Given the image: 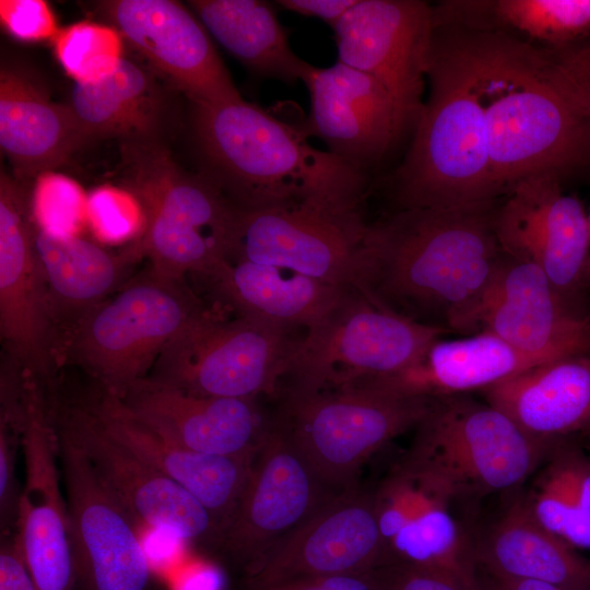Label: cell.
I'll return each mask as SVG.
<instances>
[{
	"instance_id": "cell-1",
	"label": "cell",
	"mask_w": 590,
	"mask_h": 590,
	"mask_svg": "<svg viewBox=\"0 0 590 590\" xmlns=\"http://www.w3.org/2000/svg\"><path fill=\"white\" fill-rule=\"evenodd\" d=\"M495 200L397 210L368 223L362 292L388 309L446 331H481L504 252Z\"/></svg>"
},
{
	"instance_id": "cell-2",
	"label": "cell",
	"mask_w": 590,
	"mask_h": 590,
	"mask_svg": "<svg viewBox=\"0 0 590 590\" xmlns=\"http://www.w3.org/2000/svg\"><path fill=\"white\" fill-rule=\"evenodd\" d=\"M486 121L496 197L521 180L590 163V97L565 47L465 32Z\"/></svg>"
},
{
	"instance_id": "cell-3",
	"label": "cell",
	"mask_w": 590,
	"mask_h": 590,
	"mask_svg": "<svg viewBox=\"0 0 590 590\" xmlns=\"http://www.w3.org/2000/svg\"><path fill=\"white\" fill-rule=\"evenodd\" d=\"M191 109L199 173L236 209L362 213L368 176L314 148L299 127L244 99Z\"/></svg>"
},
{
	"instance_id": "cell-4",
	"label": "cell",
	"mask_w": 590,
	"mask_h": 590,
	"mask_svg": "<svg viewBox=\"0 0 590 590\" xmlns=\"http://www.w3.org/2000/svg\"><path fill=\"white\" fill-rule=\"evenodd\" d=\"M426 76L428 101L390 180L394 211L495 200L486 121L462 34L434 24Z\"/></svg>"
},
{
	"instance_id": "cell-5",
	"label": "cell",
	"mask_w": 590,
	"mask_h": 590,
	"mask_svg": "<svg viewBox=\"0 0 590 590\" xmlns=\"http://www.w3.org/2000/svg\"><path fill=\"white\" fill-rule=\"evenodd\" d=\"M129 189L145 227L133 241L160 275L202 276L226 260L237 209L202 174L179 166L163 143L125 145Z\"/></svg>"
},
{
	"instance_id": "cell-6",
	"label": "cell",
	"mask_w": 590,
	"mask_h": 590,
	"mask_svg": "<svg viewBox=\"0 0 590 590\" xmlns=\"http://www.w3.org/2000/svg\"><path fill=\"white\" fill-rule=\"evenodd\" d=\"M185 280L152 269L129 280L60 341L57 357L80 365L101 389L120 394L148 376L168 343L201 311Z\"/></svg>"
},
{
	"instance_id": "cell-7",
	"label": "cell",
	"mask_w": 590,
	"mask_h": 590,
	"mask_svg": "<svg viewBox=\"0 0 590 590\" xmlns=\"http://www.w3.org/2000/svg\"><path fill=\"white\" fill-rule=\"evenodd\" d=\"M445 332L351 290L304 331L279 392H314L389 378L413 365Z\"/></svg>"
},
{
	"instance_id": "cell-8",
	"label": "cell",
	"mask_w": 590,
	"mask_h": 590,
	"mask_svg": "<svg viewBox=\"0 0 590 590\" xmlns=\"http://www.w3.org/2000/svg\"><path fill=\"white\" fill-rule=\"evenodd\" d=\"M282 393L275 420L321 480L335 491L354 487L375 451L430 414L436 398L405 396L362 384Z\"/></svg>"
},
{
	"instance_id": "cell-9",
	"label": "cell",
	"mask_w": 590,
	"mask_h": 590,
	"mask_svg": "<svg viewBox=\"0 0 590 590\" xmlns=\"http://www.w3.org/2000/svg\"><path fill=\"white\" fill-rule=\"evenodd\" d=\"M408 461L444 483L456 497L515 488L555 440L534 437L488 403L462 396L436 398Z\"/></svg>"
},
{
	"instance_id": "cell-10",
	"label": "cell",
	"mask_w": 590,
	"mask_h": 590,
	"mask_svg": "<svg viewBox=\"0 0 590 590\" xmlns=\"http://www.w3.org/2000/svg\"><path fill=\"white\" fill-rule=\"evenodd\" d=\"M303 335L202 308L163 350L148 377L203 397L275 394Z\"/></svg>"
},
{
	"instance_id": "cell-11",
	"label": "cell",
	"mask_w": 590,
	"mask_h": 590,
	"mask_svg": "<svg viewBox=\"0 0 590 590\" xmlns=\"http://www.w3.org/2000/svg\"><path fill=\"white\" fill-rule=\"evenodd\" d=\"M368 223L307 206L238 210L226 260L287 269L362 291Z\"/></svg>"
},
{
	"instance_id": "cell-12",
	"label": "cell",
	"mask_w": 590,
	"mask_h": 590,
	"mask_svg": "<svg viewBox=\"0 0 590 590\" xmlns=\"http://www.w3.org/2000/svg\"><path fill=\"white\" fill-rule=\"evenodd\" d=\"M52 420L82 450L96 475L133 520L196 545L220 547L223 531L189 492L113 438L85 402L57 410Z\"/></svg>"
},
{
	"instance_id": "cell-13",
	"label": "cell",
	"mask_w": 590,
	"mask_h": 590,
	"mask_svg": "<svg viewBox=\"0 0 590 590\" xmlns=\"http://www.w3.org/2000/svg\"><path fill=\"white\" fill-rule=\"evenodd\" d=\"M83 590H149L150 565L138 523L101 482L73 440L55 425Z\"/></svg>"
},
{
	"instance_id": "cell-14",
	"label": "cell",
	"mask_w": 590,
	"mask_h": 590,
	"mask_svg": "<svg viewBox=\"0 0 590 590\" xmlns=\"http://www.w3.org/2000/svg\"><path fill=\"white\" fill-rule=\"evenodd\" d=\"M560 177L539 174L519 181L496 212L502 250L545 273L573 305L590 288V226L580 201L565 194Z\"/></svg>"
},
{
	"instance_id": "cell-15",
	"label": "cell",
	"mask_w": 590,
	"mask_h": 590,
	"mask_svg": "<svg viewBox=\"0 0 590 590\" xmlns=\"http://www.w3.org/2000/svg\"><path fill=\"white\" fill-rule=\"evenodd\" d=\"M0 332L9 362L44 386L57 359V333L34 245L28 198L0 176Z\"/></svg>"
},
{
	"instance_id": "cell-16",
	"label": "cell",
	"mask_w": 590,
	"mask_h": 590,
	"mask_svg": "<svg viewBox=\"0 0 590 590\" xmlns=\"http://www.w3.org/2000/svg\"><path fill=\"white\" fill-rule=\"evenodd\" d=\"M332 30L338 61L375 78L414 129L424 106L434 10L417 0H357Z\"/></svg>"
},
{
	"instance_id": "cell-17",
	"label": "cell",
	"mask_w": 590,
	"mask_h": 590,
	"mask_svg": "<svg viewBox=\"0 0 590 590\" xmlns=\"http://www.w3.org/2000/svg\"><path fill=\"white\" fill-rule=\"evenodd\" d=\"M338 492L274 418L220 547L249 569Z\"/></svg>"
},
{
	"instance_id": "cell-18",
	"label": "cell",
	"mask_w": 590,
	"mask_h": 590,
	"mask_svg": "<svg viewBox=\"0 0 590 590\" xmlns=\"http://www.w3.org/2000/svg\"><path fill=\"white\" fill-rule=\"evenodd\" d=\"M25 483L15 536L37 590H72L76 581L67 499L57 468V435L43 387L30 384L21 433Z\"/></svg>"
},
{
	"instance_id": "cell-19",
	"label": "cell",
	"mask_w": 590,
	"mask_h": 590,
	"mask_svg": "<svg viewBox=\"0 0 590 590\" xmlns=\"http://www.w3.org/2000/svg\"><path fill=\"white\" fill-rule=\"evenodd\" d=\"M385 565L374 495L351 487L330 497L249 570L251 590L305 578L366 574Z\"/></svg>"
},
{
	"instance_id": "cell-20",
	"label": "cell",
	"mask_w": 590,
	"mask_h": 590,
	"mask_svg": "<svg viewBox=\"0 0 590 590\" xmlns=\"http://www.w3.org/2000/svg\"><path fill=\"white\" fill-rule=\"evenodd\" d=\"M102 8L121 36L191 104L243 99L190 8L173 0H113Z\"/></svg>"
},
{
	"instance_id": "cell-21",
	"label": "cell",
	"mask_w": 590,
	"mask_h": 590,
	"mask_svg": "<svg viewBox=\"0 0 590 590\" xmlns=\"http://www.w3.org/2000/svg\"><path fill=\"white\" fill-rule=\"evenodd\" d=\"M455 498L437 477L409 461L386 479L374 494L384 566L439 568L475 582V550L450 510Z\"/></svg>"
},
{
	"instance_id": "cell-22",
	"label": "cell",
	"mask_w": 590,
	"mask_h": 590,
	"mask_svg": "<svg viewBox=\"0 0 590 590\" xmlns=\"http://www.w3.org/2000/svg\"><path fill=\"white\" fill-rule=\"evenodd\" d=\"M300 81L308 90L310 109L299 129L367 176L409 128L375 78L340 61L328 68L307 63Z\"/></svg>"
},
{
	"instance_id": "cell-23",
	"label": "cell",
	"mask_w": 590,
	"mask_h": 590,
	"mask_svg": "<svg viewBox=\"0 0 590 590\" xmlns=\"http://www.w3.org/2000/svg\"><path fill=\"white\" fill-rule=\"evenodd\" d=\"M481 330L545 362L590 352V316L538 267L505 252L485 298Z\"/></svg>"
},
{
	"instance_id": "cell-24",
	"label": "cell",
	"mask_w": 590,
	"mask_h": 590,
	"mask_svg": "<svg viewBox=\"0 0 590 590\" xmlns=\"http://www.w3.org/2000/svg\"><path fill=\"white\" fill-rule=\"evenodd\" d=\"M115 396L167 439L205 455L255 457L272 424L253 398L197 396L148 376Z\"/></svg>"
},
{
	"instance_id": "cell-25",
	"label": "cell",
	"mask_w": 590,
	"mask_h": 590,
	"mask_svg": "<svg viewBox=\"0 0 590 590\" xmlns=\"http://www.w3.org/2000/svg\"><path fill=\"white\" fill-rule=\"evenodd\" d=\"M85 404L113 438L194 496L224 533L256 456L224 457L187 449L140 421L118 397L103 389Z\"/></svg>"
},
{
	"instance_id": "cell-26",
	"label": "cell",
	"mask_w": 590,
	"mask_h": 590,
	"mask_svg": "<svg viewBox=\"0 0 590 590\" xmlns=\"http://www.w3.org/2000/svg\"><path fill=\"white\" fill-rule=\"evenodd\" d=\"M87 141L69 105L54 102L23 64L0 68V146L19 181L64 164Z\"/></svg>"
},
{
	"instance_id": "cell-27",
	"label": "cell",
	"mask_w": 590,
	"mask_h": 590,
	"mask_svg": "<svg viewBox=\"0 0 590 590\" xmlns=\"http://www.w3.org/2000/svg\"><path fill=\"white\" fill-rule=\"evenodd\" d=\"M204 279L235 315L288 330L319 322L351 290L250 261L223 260Z\"/></svg>"
},
{
	"instance_id": "cell-28",
	"label": "cell",
	"mask_w": 590,
	"mask_h": 590,
	"mask_svg": "<svg viewBox=\"0 0 590 590\" xmlns=\"http://www.w3.org/2000/svg\"><path fill=\"white\" fill-rule=\"evenodd\" d=\"M33 234L58 350L79 320L125 285L142 255L134 243L116 253L81 236L54 235L34 224Z\"/></svg>"
},
{
	"instance_id": "cell-29",
	"label": "cell",
	"mask_w": 590,
	"mask_h": 590,
	"mask_svg": "<svg viewBox=\"0 0 590 590\" xmlns=\"http://www.w3.org/2000/svg\"><path fill=\"white\" fill-rule=\"evenodd\" d=\"M482 392L534 437L557 440L590 430V352L529 368Z\"/></svg>"
},
{
	"instance_id": "cell-30",
	"label": "cell",
	"mask_w": 590,
	"mask_h": 590,
	"mask_svg": "<svg viewBox=\"0 0 590 590\" xmlns=\"http://www.w3.org/2000/svg\"><path fill=\"white\" fill-rule=\"evenodd\" d=\"M170 101L151 72L123 58L107 78L74 83L69 107L86 141L119 139L137 145L162 143L175 121Z\"/></svg>"
},
{
	"instance_id": "cell-31",
	"label": "cell",
	"mask_w": 590,
	"mask_h": 590,
	"mask_svg": "<svg viewBox=\"0 0 590 590\" xmlns=\"http://www.w3.org/2000/svg\"><path fill=\"white\" fill-rule=\"evenodd\" d=\"M545 363L548 362L520 352L494 333L481 330L462 339L440 338L406 369L369 384L405 396L441 398L482 391Z\"/></svg>"
},
{
	"instance_id": "cell-32",
	"label": "cell",
	"mask_w": 590,
	"mask_h": 590,
	"mask_svg": "<svg viewBox=\"0 0 590 590\" xmlns=\"http://www.w3.org/2000/svg\"><path fill=\"white\" fill-rule=\"evenodd\" d=\"M475 562L499 579H530L564 590H590V560L543 528L527 498L515 500L475 550Z\"/></svg>"
},
{
	"instance_id": "cell-33",
	"label": "cell",
	"mask_w": 590,
	"mask_h": 590,
	"mask_svg": "<svg viewBox=\"0 0 590 590\" xmlns=\"http://www.w3.org/2000/svg\"><path fill=\"white\" fill-rule=\"evenodd\" d=\"M208 33L248 71L285 83L300 81L308 62L291 48L274 7L262 0H191Z\"/></svg>"
},
{
	"instance_id": "cell-34",
	"label": "cell",
	"mask_w": 590,
	"mask_h": 590,
	"mask_svg": "<svg viewBox=\"0 0 590 590\" xmlns=\"http://www.w3.org/2000/svg\"><path fill=\"white\" fill-rule=\"evenodd\" d=\"M493 9L505 24L555 47L590 32V0H500Z\"/></svg>"
},
{
	"instance_id": "cell-35",
	"label": "cell",
	"mask_w": 590,
	"mask_h": 590,
	"mask_svg": "<svg viewBox=\"0 0 590 590\" xmlns=\"http://www.w3.org/2000/svg\"><path fill=\"white\" fill-rule=\"evenodd\" d=\"M122 39L114 26L81 21L58 31L54 47L59 63L76 84H93L119 67Z\"/></svg>"
},
{
	"instance_id": "cell-36",
	"label": "cell",
	"mask_w": 590,
	"mask_h": 590,
	"mask_svg": "<svg viewBox=\"0 0 590 590\" xmlns=\"http://www.w3.org/2000/svg\"><path fill=\"white\" fill-rule=\"evenodd\" d=\"M527 499L543 528L575 548L590 550V511L582 509L574 494L564 451L551 459Z\"/></svg>"
},
{
	"instance_id": "cell-37",
	"label": "cell",
	"mask_w": 590,
	"mask_h": 590,
	"mask_svg": "<svg viewBox=\"0 0 590 590\" xmlns=\"http://www.w3.org/2000/svg\"><path fill=\"white\" fill-rule=\"evenodd\" d=\"M87 194L68 176L47 172L36 178L28 196L33 224L58 236H80L86 225Z\"/></svg>"
},
{
	"instance_id": "cell-38",
	"label": "cell",
	"mask_w": 590,
	"mask_h": 590,
	"mask_svg": "<svg viewBox=\"0 0 590 590\" xmlns=\"http://www.w3.org/2000/svg\"><path fill=\"white\" fill-rule=\"evenodd\" d=\"M86 225L103 244L137 241L145 227V214L130 189L101 186L87 194Z\"/></svg>"
},
{
	"instance_id": "cell-39",
	"label": "cell",
	"mask_w": 590,
	"mask_h": 590,
	"mask_svg": "<svg viewBox=\"0 0 590 590\" xmlns=\"http://www.w3.org/2000/svg\"><path fill=\"white\" fill-rule=\"evenodd\" d=\"M369 574L384 590H472L470 583L453 573L411 564L378 567Z\"/></svg>"
},
{
	"instance_id": "cell-40",
	"label": "cell",
	"mask_w": 590,
	"mask_h": 590,
	"mask_svg": "<svg viewBox=\"0 0 590 590\" xmlns=\"http://www.w3.org/2000/svg\"><path fill=\"white\" fill-rule=\"evenodd\" d=\"M0 20L12 37L23 42L54 39L59 31L54 12L43 0H1Z\"/></svg>"
},
{
	"instance_id": "cell-41",
	"label": "cell",
	"mask_w": 590,
	"mask_h": 590,
	"mask_svg": "<svg viewBox=\"0 0 590 590\" xmlns=\"http://www.w3.org/2000/svg\"><path fill=\"white\" fill-rule=\"evenodd\" d=\"M21 435L0 421V517L2 534L15 526L20 494L15 479L16 438ZM15 530V529H14Z\"/></svg>"
},
{
	"instance_id": "cell-42",
	"label": "cell",
	"mask_w": 590,
	"mask_h": 590,
	"mask_svg": "<svg viewBox=\"0 0 590 590\" xmlns=\"http://www.w3.org/2000/svg\"><path fill=\"white\" fill-rule=\"evenodd\" d=\"M0 548V590H37L15 533L2 534Z\"/></svg>"
},
{
	"instance_id": "cell-43",
	"label": "cell",
	"mask_w": 590,
	"mask_h": 590,
	"mask_svg": "<svg viewBox=\"0 0 590 590\" xmlns=\"http://www.w3.org/2000/svg\"><path fill=\"white\" fill-rule=\"evenodd\" d=\"M357 0H278L276 5L297 14L318 17L331 27L356 3Z\"/></svg>"
},
{
	"instance_id": "cell-44",
	"label": "cell",
	"mask_w": 590,
	"mask_h": 590,
	"mask_svg": "<svg viewBox=\"0 0 590 590\" xmlns=\"http://www.w3.org/2000/svg\"><path fill=\"white\" fill-rule=\"evenodd\" d=\"M319 590H384L369 574H339L305 578Z\"/></svg>"
},
{
	"instance_id": "cell-45",
	"label": "cell",
	"mask_w": 590,
	"mask_h": 590,
	"mask_svg": "<svg viewBox=\"0 0 590 590\" xmlns=\"http://www.w3.org/2000/svg\"><path fill=\"white\" fill-rule=\"evenodd\" d=\"M223 577L212 566H200L188 573L178 587V590H221Z\"/></svg>"
},
{
	"instance_id": "cell-46",
	"label": "cell",
	"mask_w": 590,
	"mask_h": 590,
	"mask_svg": "<svg viewBox=\"0 0 590 590\" xmlns=\"http://www.w3.org/2000/svg\"><path fill=\"white\" fill-rule=\"evenodd\" d=\"M488 585L493 590H564L547 582L530 579L492 578Z\"/></svg>"
},
{
	"instance_id": "cell-47",
	"label": "cell",
	"mask_w": 590,
	"mask_h": 590,
	"mask_svg": "<svg viewBox=\"0 0 590 590\" xmlns=\"http://www.w3.org/2000/svg\"><path fill=\"white\" fill-rule=\"evenodd\" d=\"M259 590H319L314 585L304 579H295L273 586H269Z\"/></svg>"
},
{
	"instance_id": "cell-48",
	"label": "cell",
	"mask_w": 590,
	"mask_h": 590,
	"mask_svg": "<svg viewBox=\"0 0 590 590\" xmlns=\"http://www.w3.org/2000/svg\"><path fill=\"white\" fill-rule=\"evenodd\" d=\"M583 82L590 97V61L588 62L583 71Z\"/></svg>"
},
{
	"instance_id": "cell-49",
	"label": "cell",
	"mask_w": 590,
	"mask_h": 590,
	"mask_svg": "<svg viewBox=\"0 0 590 590\" xmlns=\"http://www.w3.org/2000/svg\"><path fill=\"white\" fill-rule=\"evenodd\" d=\"M472 590H493L488 583H482L477 580Z\"/></svg>"
},
{
	"instance_id": "cell-50",
	"label": "cell",
	"mask_w": 590,
	"mask_h": 590,
	"mask_svg": "<svg viewBox=\"0 0 590 590\" xmlns=\"http://www.w3.org/2000/svg\"><path fill=\"white\" fill-rule=\"evenodd\" d=\"M588 221H589V226H590V212L588 213Z\"/></svg>"
}]
</instances>
